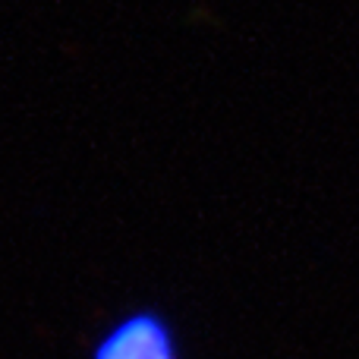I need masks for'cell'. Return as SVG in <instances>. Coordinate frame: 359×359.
<instances>
[{
  "label": "cell",
  "instance_id": "1",
  "mask_svg": "<svg viewBox=\"0 0 359 359\" xmlns=\"http://www.w3.org/2000/svg\"><path fill=\"white\" fill-rule=\"evenodd\" d=\"M86 359H183V344L168 312L133 306L92 337Z\"/></svg>",
  "mask_w": 359,
  "mask_h": 359
}]
</instances>
